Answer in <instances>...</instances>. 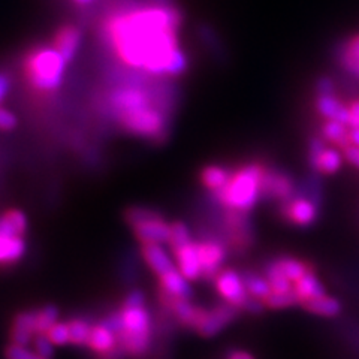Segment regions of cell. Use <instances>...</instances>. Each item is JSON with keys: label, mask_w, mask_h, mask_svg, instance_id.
I'll return each instance as SVG.
<instances>
[{"label": "cell", "mask_w": 359, "mask_h": 359, "mask_svg": "<svg viewBox=\"0 0 359 359\" xmlns=\"http://www.w3.org/2000/svg\"><path fill=\"white\" fill-rule=\"evenodd\" d=\"M341 151L344 156V161L349 165H352L353 168H356V170H359V147L349 144L346 145Z\"/></svg>", "instance_id": "obj_39"}, {"label": "cell", "mask_w": 359, "mask_h": 359, "mask_svg": "<svg viewBox=\"0 0 359 359\" xmlns=\"http://www.w3.org/2000/svg\"><path fill=\"white\" fill-rule=\"evenodd\" d=\"M26 253L25 237L0 233V266H9L20 262Z\"/></svg>", "instance_id": "obj_22"}, {"label": "cell", "mask_w": 359, "mask_h": 359, "mask_svg": "<svg viewBox=\"0 0 359 359\" xmlns=\"http://www.w3.org/2000/svg\"><path fill=\"white\" fill-rule=\"evenodd\" d=\"M347 108H349V128H359V99L351 100Z\"/></svg>", "instance_id": "obj_41"}, {"label": "cell", "mask_w": 359, "mask_h": 359, "mask_svg": "<svg viewBox=\"0 0 359 359\" xmlns=\"http://www.w3.org/2000/svg\"><path fill=\"white\" fill-rule=\"evenodd\" d=\"M301 307L319 318H337L340 316L343 311L341 302L337 298L328 297V295H323L320 298H314V299H307L304 302H301Z\"/></svg>", "instance_id": "obj_23"}, {"label": "cell", "mask_w": 359, "mask_h": 359, "mask_svg": "<svg viewBox=\"0 0 359 359\" xmlns=\"http://www.w3.org/2000/svg\"><path fill=\"white\" fill-rule=\"evenodd\" d=\"M171 252L180 273H182L187 280H190V282H196V280L202 278V265L199 259L198 241L194 240L192 243L178 247V249Z\"/></svg>", "instance_id": "obj_13"}, {"label": "cell", "mask_w": 359, "mask_h": 359, "mask_svg": "<svg viewBox=\"0 0 359 359\" xmlns=\"http://www.w3.org/2000/svg\"><path fill=\"white\" fill-rule=\"evenodd\" d=\"M83 35L81 30L72 26V25H65L60 29H57L53 39V47L57 50L63 59L69 63L75 59V55L81 47Z\"/></svg>", "instance_id": "obj_18"}, {"label": "cell", "mask_w": 359, "mask_h": 359, "mask_svg": "<svg viewBox=\"0 0 359 359\" xmlns=\"http://www.w3.org/2000/svg\"><path fill=\"white\" fill-rule=\"evenodd\" d=\"M241 310L235 307L228 302H220L216 307L210 310H205L204 316H202L196 332L201 337H205V339H211V337L219 335L222 331L226 330L232 322L238 319Z\"/></svg>", "instance_id": "obj_11"}, {"label": "cell", "mask_w": 359, "mask_h": 359, "mask_svg": "<svg viewBox=\"0 0 359 359\" xmlns=\"http://www.w3.org/2000/svg\"><path fill=\"white\" fill-rule=\"evenodd\" d=\"M314 111L322 120H337L349 126V108L347 102L337 95H316L314 97Z\"/></svg>", "instance_id": "obj_17"}, {"label": "cell", "mask_w": 359, "mask_h": 359, "mask_svg": "<svg viewBox=\"0 0 359 359\" xmlns=\"http://www.w3.org/2000/svg\"><path fill=\"white\" fill-rule=\"evenodd\" d=\"M349 144L359 147V128H349Z\"/></svg>", "instance_id": "obj_44"}, {"label": "cell", "mask_w": 359, "mask_h": 359, "mask_svg": "<svg viewBox=\"0 0 359 359\" xmlns=\"http://www.w3.org/2000/svg\"><path fill=\"white\" fill-rule=\"evenodd\" d=\"M226 359H255L249 352L244 351H231Z\"/></svg>", "instance_id": "obj_43"}, {"label": "cell", "mask_w": 359, "mask_h": 359, "mask_svg": "<svg viewBox=\"0 0 359 359\" xmlns=\"http://www.w3.org/2000/svg\"><path fill=\"white\" fill-rule=\"evenodd\" d=\"M159 289L175 298L194 299V289L192 285H190V280L180 273L178 268L159 277Z\"/></svg>", "instance_id": "obj_21"}, {"label": "cell", "mask_w": 359, "mask_h": 359, "mask_svg": "<svg viewBox=\"0 0 359 359\" xmlns=\"http://www.w3.org/2000/svg\"><path fill=\"white\" fill-rule=\"evenodd\" d=\"M38 335V325H36V310H25L17 313L13 323H11L9 337L11 343L29 346L35 340Z\"/></svg>", "instance_id": "obj_14"}, {"label": "cell", "mask_w": 359, "mask_h": 359, "mask_svg": "<svg viewBox=\"0 0 359 359\" xmlns=\"http://www.w3.org/2000/svg\"><path fill=\"white\" fill-rule=\"evenodd\" d=\"M274 262L280 269H282V273L290 280L292 283L298 282L302 276L307 274L313 269L311 264L298 259V257H294V256H278L276 257Z\"/></svg>", "instance_id": "obj_28"}, {"label": "cell", "mask_w": 359, "mask_h": 359, "mask_svg": "<svg viewBox=\"0 0 359 359\" xmlns=\"http://www.w3.org/2000/svg\"><path fill=\"white\" fill-rule=\"evenodd\" d=\"M320 137L330 145L343 150L346 145H349V126L337 120H322Z\"/></svg>", "instance_id": "obj_24"}, {"label": "cell", "mask_w": 359, "mask_h": 359, "mask_svg": "<svg viewBox=\"0 0 359 359\" xmlns=\"http://www.w3.org/2000/svg\"><path fill=\"white\" fill-rule=\"evenodd\" d=\"M183 13L175 4L150 2L123 8L108 15L104 36L117 57L151 78L172 80L189 69L180 43Z\"/></svg>", "instance_id": "obj_1"}, {"label": "cell", "mask_w": 359, "mask_h": 359, "mask_svg": "<svg viewBox=\"0 0 359 359\" xmlns=\"http://www.w3.org/2000/svg\"><path fill=\"white\" fill-rule=\"evenodd\" d=\"M198 249L202 265V278L215 282V278L223 269V265L228 261V245L217 235H207L205 238L198 241Z\"/></svg>", "instance_id": "obj_9"}, {"label": "cell", "mask_w": 359, "mask_h": 359, "mask_svg": "<svg viewBox=\"0 0 359 359\" xmlns=\"http://www.w3.org/2000/svg\"><path fill=\"white\" fill-rule=\"evenodd\" d=\"M265 304L271 310H285L301 306V299L295 294V290L292 289L287 292H273V294L265 299Z\"/></svg>", "instance_id": "obj_31"}, {"label": "cell", "mask_w": 359, "mask_h": 359, "mask_svg": "<svg viewBox=\"0 0 359 359\" xmlns=\"http://www.w3.org/2000/svg\"><path fill=\"white\" fill-rule=\"evenodd\" d=\"M5 358L6 359H45V358L39 356L33 349H29L27 346L14 344V343H11L6 347Z\"/></svg>", "instance_id": "obj_35"}, {"label": "cell", "mask_w": 359, "mask_h": 359, "mask_svg": "<svg viewBox=\"0 0 359 359\" xmlns=\"http://www.w3.org/2000/svg\"><path fill=\"white\" fill-rule=\"evenodd\" d=\"M26 231L27 217L22 211L17 208H11L0 215V233L14 235V237H25Z\"/></svg>", "instance_id": "obj_26"}, {"label": "cell", "mask_w": 359, "mask_h": 359, "mask_svg": "<svg viewBox=\"0 0 359 359\" xmlns=\"http://www.w3.org/2000/svg\"><path fill=\"white\" fill-rule=\"evenodd\" d=\"M337 60L344 72L359 81V33L347 38L337 51Z\"/></svg>", "instance_id": "obj_19"}, {"label": "cell", "mask_w": 359, "mask_h": 359, "mask_svg": "<svg viewBox=\"0 0 359 359\" xmlns=\"http://www.w3.org/2000/svg\"><path fill=\"white\" fill-rule=\"evenodd\" d=\"M60 311L54 304H47L41 309H36V325L38 335L47 334L54 323L59 322Z\"/></svg>", "instance_id": "obj_32"}, {"label": "cell", "mask_w": 359, "mask_h": 359, "mask_svg": "<svg viewBox=\"0 0 359 359\" xmlns=\"http://www.w3.org/2000/svg\"><path fill=\"white\" fill-rule=\"evenodd\" d=\"M9 88H11V81L6 74L0 72V104L4 102L6 95L9 93Z\"/></svg>", "instance_id": "obj_42"}, {"label": "cell", "mask_w": 359, "mask_h": 359, "mask_svg": "<svg viewBox=\"0 0 359 359\" xmlns=\"http://www.w3.org/2000/svg\"><path fill=\"white\" fill-rule=\"evenodd\" d=\"M215 285L219 297L224 302L238 309H241L244 301L250 297L245 290L241 273L235 271L232 268H223L215 278Z\"/></svg>", "instance_id": "obj_12"}, {"label": "cell", "mask_w": 359, "mask_h": 359, "mask_svg": "<svg viewBox=\"0 0 359 359\" xmlns=\"http://www.w3.org/2000/svg\"><path fill=\"white\" fill-rule=\"evenodd\" d=\"M294 290L301 302L327 295V289H325V285L320 282L318 274L314 273V269H311V271L302 276L298 282L294 283Z\"/></svg>", "instance_id": "obj_25"}, {"label": "cell", "mask_w": 359, "mask_h": 359, "mask_svg": "<svg viewBox=\"0 0 359 359\" xmlns=\"http://www.w3.org/2000/svg\"><path fill=\"white\" fill-rule=\"evenodd\" d=\"M232 172H233V170H231L229 166L219 165V163L207 165L202 168L199 172L201 184L204 186V189H207L208 192L212 195V194L219 192V190H222L229 183Z\"/></svg>", "instance_id": "obj_20"}, {"label": "cell", "mask_w": 359, "mask_h": 359, "mask_svg": "<svg viewBox=\"0 0 359 359\" xmlns=\"http://www.w3.org/2000/svg\"><path fill=\"white\" fill-rule=\"evenodd\" d=\"M32 349L35 351L39 356L45 358V359H51L54 355V344L53 341L48 339L47 334H39L35 337V340L32 341Z\"/></svg>", "instance_id": "obj_36"}, {"label": "cell", "mask_w": 359, "mask_h": 359, "mask_svg": "<svg viewBox=\"0 0 359 359\" xmlns=\"http://www.w3.org/2000/svg\"><path fill=\"white\" fill-rule=\"evenodd\" d=\"M66 63L63 55L53 45H39L26 55V81L38 93H53L63 83Z\"/></svg>", "instance_id": "obj_5"}, {"label": "cell", "mask_w": 359, "mask_h": 359, "mask_svg": "<svg viewBox=\"0 0 359 359\" xmlns=\"http://www.w3.org/2000/svg\"><path fill=\"white\" fill-rule=\"evenodd\" d=\"M74 2L80 6H86V5H90L92 2H95V0H74Z\"/></svg>", "instance_id": "obj_45"}, {"label": "cell", "mask_w": 359, "mask_h": 359, "mask_svg": "<svg viewBox=\"0 0 359 359\" xmlns=\"http://www.w3.org/2000/svg\"><path fill=\"white\" fill-rule=\"evenodd\" d=\"M47 337L53 341L54 346H67V344H71L69 325H67V322L59 320L57 323H54L53 327L48 330Z\"/></svg>", "instance_id": "obj_34"}, {"label": "cell", "mask_w": 359, "mask_h": 359, "mask_svg": "<svg viewBox=\"0 0 359 359\" xmlns=\"http://www.w3.org/2000/svg\"><path fill=\"white\" fill-rule=\"evenodd\" d=\"M118 311V344L132 359H142L153 346L154 323L147 307V298L141 289L129 290Z\"/></svg>", "instance_id": "obj_3"}, {"label": "cell", "mask_w": 359, "mask_h": 359, "mask_svg": "<svg viewBox=\"0 0 359 359\" xmlns=\"http://www.w3.org/2000/svg\"><path fill=\"white\" fill-rule=\"evenodd\" d=\"M266 304L264 299H259V298H253V297H249L245 301L244 304L241 306V311H245L249 314H262L265 310H266Z\"/></svg>", "instance_id": "obj_37"}, {"label": "cell", "mask_w": 359, "mask_h": 359, "mask_svg": "<svg viewBox=\"0 0 359 359\" xmlns=\"http://www.w3.org/2000/svg\"><path fill=\"white\" fill-rule=\"evenodd\" d=\"M241 276L244 280V286H245L247 294H249L250 297L265 301L269 295L273 294V287H271V285H269V282L264 274L250 271V269H245V271L241 273Z\"/></svg>", "instance_id": "obj_27"}, {"label": "cell", "mask_w": 359, "mask_h": 359, "mask_svg": "<svg viewBox=\"0 0 359 359\" xmlns=\"http://www.w3.org/2000/svg\"><path fill=\"white\" fill-rule=\"evenodd\" d=\"M141 255L144 262L151 269L157 278L177 268L174 256L166 252L163 244H142Z\"/></svg>", "instance_id": "obj_15"}, {"label": "cell", "mask_w": 359, "mask_h": 359, "mask_svg": "<svg viewBox=\"0 0 359 359\" xmlns=\"http://www.w3.org/2000/svg\"><path fill=\"white\" fill-rule=\"evenodd\" d=\"M266 165L253 161L235 168L229 183L212 194L216 204L224 210L250 212L262 201V180Z\"/></svg>", "instance_id": "obj_4"}, {"label": "cell", "mask_w": 359, "mask_h": 359, "mask_svg": "<svg viewBox=\"0 0 359 359\" xmlns=\"http://www.w3.org/2000/svg\"><path fill=\"white\" fill-rule=\"evenodd\" d=\"M192 241H194L192 232H190L189 226L184 222L177 220L171 223V240H170V244H168L171 247V250H175L178 247L186 245Z\"/></svg>", "instance_id": "obj_33"}, {"label": "cell", "mask_w": 359, "mask_h": 359, "mask_svg": "<svg viewBox=\"0 0 359 359\" xmlns=\"http://www.w3.org/2000/svg\"><path fill=\"white\" fill-rule=\"evenodd\" d=\"M298 194V183L289 172L278 168H265L262 180V199L277 201L282 204Z\"/></svg>", "instance_id": "obj_10"}, {"label": "cell", "mask_w": 359, "mask_h": 359, "mask_svg": "<svg viewBox=\"0 0 359 359\" xmlns=\"http://www.w3.org/2000/svg\"><path fill=\"white\" fill-rule=\"evenodd\" d=\"M318 95H335V84L330 76H320L316 81Z\"/></svg>", "instance_id": "obj_40"}, {"label": "cell", "mask_w": 359, "mask_h": 359, "mask_svg": "<svg viewBox=\"0 0 359 359\" xmlns=\"http://www.w3.org/2000/svg\"><path fill=\"white\" fill-rule=\"evenodd\" d=\"M109 114L126 132L163 142L171 126L175 95L168 84H123L114 87L107 96Z\"/></svg>", "instance_id": "obj_2"}, {"label": "cell", "mask_w": 359, "mask_h": 359, "mask_svg": "<svg viewBox=\"0 0 359 359\" xmlns=\"http://www.w3.org/2000/svg\"><path fill=\"white\" fill-rule=\"evenodd\" d=\"M118 346L120 344H118L117 334L112 331L104 320L93 323L92 331H90V335H88L87 346H86L90 352H93L97 356H102L111 351L117 349Z\"/></svg>", "instance_id": "obj_16"}, {"label": "cell", "mask_w": 359, "mask_h": 359, "mask_svg": "<svg viewBox=\"0 0 359 359\" xmlns=\"http://www.w3.org/2000/svg\"><path fill=\"white\" fill-rule=\"evenodd\" d=\"M125 219L141 244H163L171 240V223L159 211L147 207H130Z\"/></svg>", "instance_id": "obj_6"}, {"label": "cell", "mask_w": 359, "mask_h": 359, "mask_svg": "<svg viewBox=\"0 0 359 359\" xmlns=\"http://www.w3.org/2000/svg\"><path fill=\"white\" fill-rule=\"evenodd\" d=\"M69 325V332H71V344L76 347H84L87 346L90 331H92L93 322L88 318L84 316H76L67 320Z\"/></svg>", "instance_id": "obj_29"}, {"label": "cell", "mask_w": 359, "mask_h": 359, "mask_svg": "<svg viewBox=\"0 0 359 359\" xmlns=\"http://www.w3.org/2000/svg\"><path fill=\"white\" fill-rule=\"evenodd\" d=\"M319 202L297 194L294 198L278 204V212L290 226L310 228L319 219Z\"/></svg>", "instance_id": "obj_8"}, {"label": "cell", "mask_w": 359, "mask_h": 359, "mask_svg": "<svg viewBox=\"0 0 359 359\" xmlns=\"http://www.w3.org/2000/svg\"><path fill=\"white\" fill-rule=\"evenodd\" d=\"M264 276L273 287V292H287L294 289V283L282 273L274 261L268 262L264 265Z\"/></svg>", "instance_id": "obj_30"}, {"label": "cell", "mask_w": 359, "mask_h": 359, "mask_svg": "<svg viewBox=\"0 0 359 359\" xmlns=\"http://www.w3.org/2000/svg\"><path fill=\"white\" fill-rule=\"evenodd\" d=\"M309 163L318 175H335L343 168L344 156L340 149L330 145L320 135L313 137L309 142Z\"/></svg>", "instance_id": "obj_7"}, {"label": "cell", "mask_w": 359, "mask_h": 359, "mask_svg": "<svg viewBox=\"0 0 359 359\" xmlns=\"http://www.w3.org/2000/svg\"><path fill=\"white\" fill-rule=\"evenodd\" d=\"M17 121L14 112L0 107V130H13L17 126Z\"/></svg>", "instance_id": "obj_38"}]
</instances>
